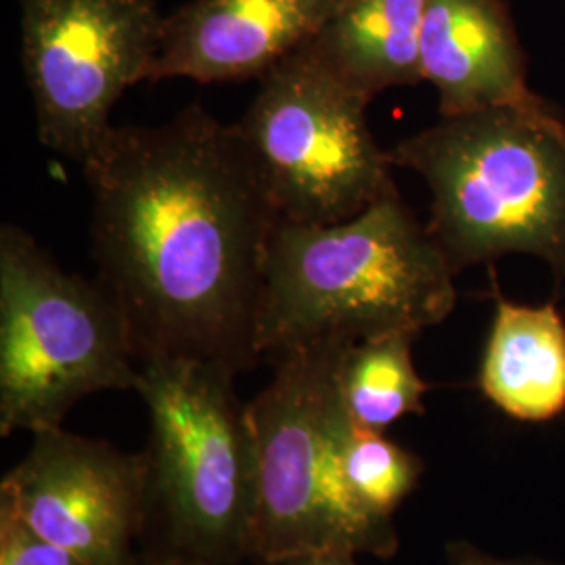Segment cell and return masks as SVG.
Instances as JSON below:
<instances>
[{
  "mask_svg": "<svg viewBox=\"0 0 565 565\" xmlns=\"http://www.w3.org/2000/svg\"><path fill=\"white\" fill-rule=\"evenodd\" d=\"M97 279L139 363L260 361L264 266L281 214L237 124L189 105L162 126H111L82 163Z\"/></svg>",
  "mask_w": 565,
  "mask_h": 565,
  "instance_id": "6da1fadb",
  "label": "cell"
},
{
  "mask_svg": "<svg viewBox=\"0 0 565 565\" xmlns=\"http://www.w3.org/2000/svg\"><path fill=\"white\" fill-rule=\"evenodd\" d=\"M457 268L398 191L335 224L281 218L268 245L258 354L419 335L457 303Z\"/></svg>",
  "mask_w": 565,
  "mask_h": 565,
  "instance_id": "7a4b0ae2",
  "label": "cell"
},
{
  "mask_svg": "<svg viewBox=\"0 0 565 565\" xmlns=\"http://www.w3.org/2000/svg\"><path fill=\"white\" fill-rule=\"evenodd\" d=\"M390 162L427 182V231L457 273L530 254L565 279V121L541 97L443 116Z\"/></svg>",
  "mask_w": 565,
  "mask_h": 565,
  "instance_id": "3957f363",
  "label": "cell"
},
{
  "mask_svg": "<svg viewBox=\"0 0 565 565\" xmlns=\"http://www.w3.org/2000/svg\"><path fill=\"white\" fill-rule=\"evenodd\" d=\"M350 345L321 340L273 354V380L247 403L256 469L252 559L260 565L312 551L375 557L398 551L394 520L359 505L343 478L354 419L340 373Z\"/></svg>",
  "mask_w": 565,
  "mask_h": 565,
  "instance_id": "277c9868",
  "label": "cell"
},
{
  "mask_svg": "<svg viewBox=\"0 0 565 565\" xmlns=\"http://www.w3.org/2000/svg\"><path fill=\"white\" fill-rule=\"evenodd\" d=\"M237 373L195 359H147L135 390L149 408L141 555L245 564L256 501L254 443Z\"/></svg>",
  "mask_w": 565,
  "mask_h": 565,
  "instance_id": "5b68a950",
  "label": "cell"
},
{
  "mask_svg": "<svg viewBox=\"0 0 565 565\" xmlns=\"http://www.w3.org/2000/svg\"><path fill=\"white\" fill-rule=\"evenodd\" d=\"M139 356L99 279L63 270L15 224L0 228V434L63 427L82 398L135 390Z\"/></svg>",
  "mask_w": 565,
  "mask_h": 565,
  "instance_id": "8992f818",
  "label": "cell"
},
{
  "mask_svg": "<svg viewBox=\"0 0 565 565\" xmlns=\"http://www.w3.org/2000/svg\"><path fill=\"white\" fill-rule=\"evenodd\" d=\"M366 102L303 44L260 78L237 121L281 218L335 224L396 193Z\"/></svg>",
  "mask_w": 565,
  "mask_h": 565,
  "instance_id": "52a82bcc",
  "label": "cell"
},
{
  "mask_svg": "<svg viewBox=\"0 0 565 565\" xmlns=\"http://www.w3.org/2000/svg\"><path fill=\"white\" fill-rule=\"evenodd\" d=\"M21 61L39 139L84 163L121 95L151 81L163 15L153 0H20Z\"/></svg>",
  "mask_w": 565,
  "mask_h": 565,
  "instance_id": "ba28073f",
  "label": "cell"
},
{
  "mask_svg": "<svg viewBox=\"0 0 565 565\" xmlns=\"http://www.w3.org/2000/svg\"><path fill=\"white\" fill-rule=\"evenodd\" d=\"M0 482V511L88 565H137L147 515L145 452L65 431L32 434Z\"/></svg>",
  "mask_w": 565,
  "mask_h": 565,
  "instance_id": "9c48e42d",
  "label": "cell"
},
{
  "mask_svg": "<svg viewBox=\"0 0 565 565\" xmlns=\"http://www.w3.org/2000/svg\"><path fill=\"white\" fill-rule=\"evenodd\" d=\"M343 0H191L163 15L151 81L263 78L312 41Z\"/></svg>",
  "mask_w": 565,
  "mask_h": 565,
  "instance_id": "30bf717a",
  "label": "cell"
},
{
  "mask_svg": "<svg viewBox=\"0 0 565 565\" xmlns=\"http://www.w3.org/2000/svg\"><path fill=\"white\" fill-rule=\"evenodd\" d=\"M419 61L424 81L438 90L443 116L536 97L501 0H427Z\"/></svg>",
  "mask_w": 565,
  "mask_h": 565,
  "instance_id": "8fae6325",
  "label": "cell"
},
{
  "mask_svg": "<svg viewBox=\"0 0 565 565\" xmlns=\"http://www.w3.org/2000/svg\"><path fill=\"white\" fill-rule=\"evenodd\" d=\"M478 385L518 422L545 424L564 413L565 321L555 303L524 306L497 296Z\"/></svg>",
  "mask_w": 565,
  "mask_h": 565,
  "instance_id": "7c38bea8",
  "label": "cell"
},
{
  "mask_svg": "<svg viewBox=\"0 0 565 565\" xmlns=\"http://www.w3.org/2000/svg\"><path fill=\"white\" fill-rule=\"evenodd\" d=\"M427 0H343L306 46L335 78L373 102L424 81L419 44Z\"/></svg>",
  "mask_w": 565,
  "mask_h": 565,
  "instance_id": "4fadbf2b",
  "label": "cell"
},
{
  "mask_svg": "<svg viewBox=\"0 0 565 565\" xmlns=\"http://www.w3.org/2000/svg\"><path fill=\"white\" fill-rule=\"evenodd\" d=\"M415 333H390L352 343L343 356L340 385L350 417L384 431L406 415H424L427 384L415 369Z\"/></svg>",
  "mask_w": 565,
  "mask_h": 565,
  "instance_id": "5bb4252c",
  "label": "cell"
},
{
  "mask_svg": "<svg viewBox=\"0 0 565 565\" xmlns=\"http://www.w3.org/2000/svg\"><path fill=\"white\" fill-rule=\"evenodd\" d=\"M422 473L424 461L415 452L390 440L384 431L352 424L343 445V478L354 501L369 513L394 520Z\"/></svg>",
  "mask_w": 565,
  "mask_h": 565,
  "instance_id": "9a60e30c",
  "label": "cell"
},
{
  "mask_svg": "<svg viewBox=\"0 0 565 565\" xmlns=\"http://www.w3.org/2000/svg\"><path fill=\"white\" fill-rule=\"evenodd\" d=\"M0 565H88L13 515L0 511Z\"/></svg>",
  "mask_w": 565,
  "mask_h": 565,
  "instance_id": "2e32d148",
  "label": "cell"
},
{
  "mask_svg": "<svg viewBox=\"0 0 565 565\" xmlns=\"http://www.w3.org/2000/svg\"><path fill=\"white\" fill-rule=\"evenodd\" d=\"M446 559L448 565H530L522 562H509L501 557H492L478 546L469 545L465 541H457L446 546Z\"/></svg>",
  "mask_w": 565,
  "mask_h": 565,
  "instance_id": "e0dca14e",
  "label": "cell"
},
{
  "mask_svg": "<svg viewBox=\"0 0 565 565\" xmlns=\"http://www.w3.org/2000/svg\"><path fill=\"white\" fill-rule=\"evenodd\" d=\"M268 565H356V555L348 551H312L282 557Z\"/></svg>",
  "mask_w": 565,
  "mask_h": 565,
  "instance_id": "ac0fdd59",
  "label": "cell"
},
{
  "mask_svg": "<svg viewBox=\"0 0 565 565\" xmlns=\"http://www.w3.org/2000/svg\"><path fill=\"white\" fill-rule=\"evenodd\" d=\"M137 565H243V564H210V562H174V559H151L142 557Z\"/></svg>",
  "mask_w": 565,
  "mask_h": 565,
  "instance_id": "d6986e66",
  "label": "cell"
}]
</instances>
